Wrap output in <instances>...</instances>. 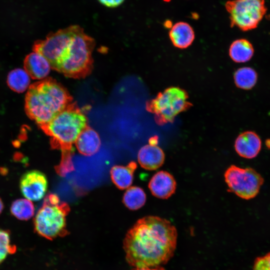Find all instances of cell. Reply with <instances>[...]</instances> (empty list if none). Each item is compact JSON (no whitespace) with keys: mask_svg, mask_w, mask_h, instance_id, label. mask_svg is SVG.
<instances>
[{"mask_svg":"<svg viewBox=\"0 0 270 270\" xmlns=\"http://www.w3.org/2000/svg\"><path fill=\"white\" fill-rule=\"evenodd\" d=\"M100 4L108 8H116L122 4L125 0H98Z\"/></svg>","mask_w":270,"mask_h":270,"instance_id":"25","label":"cell"},{"mask_svg":"<svg viewBox=\"0 0 270 270\" xmlns=\"http://www.w3.org/2000/svg\"><path fill=\"white\" fill-rule=\"evenodd\" d=\"M266 145L268 148L270 147V140H268L266 141Z\"/></svg>","mask_w":270,"mask_h":270,"instance_id":"29","label":"cell"},{"mask_svg":"<svg viewBox=\"0 0 270 270\" xmlns=\"http://www.w3.org/2000/svg\"><path fill=\"white\" fill-rule=\"evenodd\" d=\"M224 176L229 191L244 200L256 196L264 182L262 176L254 168H243L234 165L228 168Z\"/></svg>","mask_w":270,"mask_h":270,"instance_id":"9","label":"cell"},{"mask_svg":"<svg viewBox=\"0 0 270 270\" xmlns=\"http://www.w3.org/2000/svg\"><path fill=\"white\" fill-rule=\"evenodd\" d=\"M136 166V162L132 161L126 166L116 165L112 168L111 178L118 188L124 190L130 186Z\"/></svg>","mask_w":270,"mask_h":270,"instance_id":"17","label":"cell"},{"mask_svg":"<svg viewBox=\"0 0 270 270\" xmlns=\"http://www.w3.org/2000/svg\"><path fill=\"white\" fill-rule=\"evenodd\" d=\"M3 208H4V204L2 202V199L0 198V214L2 211Z\"/></svg>","mask_w":270,"mask_h":270,"instance_id":"28","label":"cell"},{"mask_svg":"<svg viewBox=\"0 0 270 270\" xmlns=\"http://www.w3.org/2000/svg\"><path fill=\"white\" fill-rule=\"evenodd\" d=\"M12 216L20 220H28L34 214V206L32 201L22 198L14 200L10 206Z\"/></svg>","mask_w":270,"mask_h":270,"instance_id":"22","label":"cell"},{"mask_svg":"<svg viewBox=\"0 0 270 270\" xmlns=\"http://www.w3.org/2000/svg\"><path fill=\"white\" fill-rule=\"evenodd\" d=\"M252 270H270V252L256 258Z\"/></svg>","mask_w":270,"mask_h":270,"instance_id":"24","label":"cell"},{"mask_svg":"<svg viewBox=\"0 0 270 270\" xmlns=\"http://www.w3.org/2000/svg\"><path fill=\"white\" fill-rule=\"evenodd\" d=\"M87 126L84 114L75 102H72L48 122L39 126L50 137L52 148L61 151L60 162L55 167L59 176H64L74 170L73 145Z\"/></svg>","mask_w":270,"mask_h":270,"instance_id":"2","label":"cell"},{"mask_svg":"<svg viewBox=\"0 0 270 270\" xmlns=\"http://www.w3.org/2000/svg\"><path fill=\"white\" fill-rule=\"evenodd\" d=\"M262 148L259 136L252 131L244 132L238 135L234 142V148L238 154L244 158L256 157Z\"/></svg>","mask_w":270,"mask_h":270,"instance_id":"12","label":"cell"},{"mask_svg":"<svg viewBox=\"0 0 270 270\" xmlns=\"http://www.w3.org/2000/svg\"><path fill=\"white\" fill-rule=\"evenodd\" d=\"M122 201L128 208L136 210L144 204L146 201V194L141 188L130 187L124 194Z\"/></svg>","mask_w":270,"mask_h":270,"instance_id":"21","label":"cell"},{"mask_svg":"<svg viewBox=\"0 0 270 270\" xmlns=\"http://www.w3.org/2000/svg\"><path fill=\"white\" fill-rule=\"evenodd\" d=\"M254 54L251 42L246 39L240 38L234 40L229 48V55L236 62L242 63L249 61Z\"/></svg>","mask_w":270,"mask_h":270,"instance_id":"18","label":"cell"},{"mask_svg":"<svg viewBox=\"0 0 270 270\" xmlns=\"http://www.w3.org/2000/svg\"><path fill=\"white\" fill-rule=\"evenodd\" d=\"M236 86L241 89L249 90L256 84L258 74L256 71L250 67H243L238 69L234 75Z\"/></svg>","mask_w":270,"mask_h":270,"instance_id":"20","label":"cell"},{"mask_svg":"<svg viewBox=\"0 0 270 270\" xmlns=\"http://www.w3.org/2000/svg\"><path fill=\"white\" fill-rule=\"evenodd\" d=\"M148 186L153 196L159 198L167 199L174 193L176 183L170 173L160 170L152 176Z\"/></svg>","mask_w":270,"mask_h":270,"instance_id":"11","label":"cell"},{"mask_svg":"<svg viewBox=\"0 0 270 270\" xmlns=\"http://www.w3.org/2000/svg\"><path fill=\"white\" fill-rule=\"evenodd\" d=\"M165 159L162 149L156 144L150 143L142 147L138 154L140 166L147 170H156L160 167Z\"/></svg>","mask_w":270,"mask_h":270,"instance_id":"13","label":"cell"},{"mask_svg":"<svg viewBox=\"0 0 270 270\" xmlns=\"http://www.w3.org/2000/svg\"><path fill=\"white\" fill-rule=\"evenodd\" d=\"M46 175L38 170L25 172L20 179V187L22 194L31 201H38L45 196L48 188Z\"/></svg>","mask_w":270,"mask_h":270,"instance_id":"10","label":"cell"},{"mask_svg":"<svg viewBox=\"0 0 270 270\" xmlns=\"http://www.w3.org/2000/svg\"><path fill=\"white\" fill-rule=\"evenodd\" d=\"M72 98L61 84L46 78L30 85L25 97L27 116L39 126L50 121L68 104Z\"/></svg>","mask_w":270,"mask_h":270,"instance_id":"3","label":"cell"},{"mask_svg":"<svg viewBox=\"0 0 270 270\" xmlns=\"http://www.w3.org/2000/svg\"><path fill=\"white\" fill-rule=\"evenodd\" d=\"M164 26L166 28H170L172 25V22L169 20H166L164 23Z\"/></svg>","mask_w":270,"mask_h":270,"instance_id":"27","label":"cell"},{"mask_svg":"<svg viewBox=\"0 0 270 270\" xmlns=\"http://www.w3.org/2000/svg\"><path fill=\"white\" fill-rule=\"evenodd\" d=\"M82 30L78 25L58 30L48 34L44 40L36 41L32 50L42 54L48 61L51 68L57 70L72 38Z\"/></svg>","mask_w":270,"mask_h":270,"instance_id":"8","label":"cell"},{"mask_svg":"<svg viewBox=\"0 0 270 270\" xmlns=\"http://www.w3.org/2000/svg\"><path fill=\"white\" fill-rule=\"evenodd\" d=\"M168 34L173 45L180 49L188 48L195 38L193 28L184 22H178L174 24L170 28Z\"/></svg>","mask_w":270,"mask_h":270,"instance_id":"16","label":"cell"},{"mask_svg":"<svg viewBox=\"0 0 270 270\" xmlns=\"http://www.w3.org/2000/svg\"><path fill=\"white\" fill-rule=\"evenodd\" d=\"M230 25L246 32L257 28L266 12L264 0H230L225 4Z\"/></svg>","mask_w":270,"mask_h":270,"instance_id":"7","label":"cell"},{"mask_svg":"<svg viewBox=\"0 0 270 270\" xmlns=\"http://www.w3.org/2000/svg\"><path fill=\"white\" fill-rule=\"evenodd\" d=\"M70 212L67 203L60 201L56 194H48L34 217L35 231L50 240L68 235L66 216Z\"/></svg>","mask_w":270,"mask_h":270,"instance_id":"5","label":"cell"},{"mask_svg":"<svg viewBox=\"0 0 270 270\" xmlns=\"http://www.w3.org/2000/svg\"><path fill=\"white\" fill-rule=\"evenodd\" d=\"M100 144L98 134L88 125L80 134L75 142L78 152L86 156H91L96 153Z\"/></svg>","mask_w":270,"mask_h":270,"instance_id":"15","label":"cell"},{"mask_svg":"<svg viewBox=\"0 0 270 270\" xmlns=\"http://www.w3.org/2000/svg\"><path fill=\"white\" fill-rule=\"evenodd\" d=\"M7 84L13 91L23 92L30 86V76L24 70L16 68L8 74Z\"/></svg>","mask_w":270,"mask_h":270,"instance_id":"19","label":"cell"},{"mask_svg":"<svg viewBox=\"0 0 270 270\" xmlns=\"http://www.w3.org/2000/svg\"><path fill=\"white\" fill-rule=\"evenodd\" d=\"M269 17L270 18V16H269Z\"/></svg>","mask_w":270,"mask_h":270,"instance_id":"30","label":"cell"},{"mask_svg":"<svg viewBox=\"0 0 270 270\" xmlns=\"http://www.w3.org/2000/svg\"><path fill=\"white\" fill-rule=\"evenodd\" d=\"M177 237L176 228L169 220L156 216L144 217L126 235V259L134 268L161 266L173 256Z\"/></svg>","mask_w":270,"mask_h":270,"instance_id":"1","label":"cell"},{"mask_svg":"<svg viewBox=\"0 0 270 270\" xmlns=\"http://www.w3.org/2000/svg\"><path fill=\"white\" fill-rule=\"evenodd\" d=\"M187 92L178 87L172 86L159 92L146 103V110L154 114L156 123L164 125L174 122L175 117L192 106Z\"/></svg>","mask_w":270,"mask_h":270,"instance_id":"6","label":"cell"},{"mask_svg":"<svg viewBox=\"0 0 270 270\" xmlns=\"http://www.w3.org/2000/svg\"><path fill=\"white\" fill-rule=\"evenodd\" d=\"M51 66L48 61L40 54L34 52L26 56L24 69L30 76L34 80H42L50 73Z\"/></svg>","mask_w":270,"mask_h":270,"instance_id":"14","label":"cell"},{"mask_svg":"<svg viewBox=\"0 0 270 270\" xmlns=\"http://www.w3.org/2000/svg\"><path fill=\"white\" fill-rule=\"evenodd\" d=\"M95 40L84 29L72 38L57 72L70 78L80 79L88 76L93 68L92 51Z\"/></svg>","mask_w":270,"mask_h":270,"instance_id":"4","label":"cell"},{"mask_svg":"<svg viewBox=\"0 0 270 270\" xmlns=\"http://www.w3.org/2000/svg\"><path fill=\"white\" fill-rule=\"evenodd\" d=\"M16 246L12 244L8 231L0 229V264L6 257L16 251Z\"/></svg>","mask_w":270,"mask_h":270,"instance_id":"23","label":"cell"},{"mask_svg":"<svg viewBox=\"0 0 270 270\" xmlns=\"http://www.w3.org/2000/svg\"><path fill=\"white\" fill-rule=\"evenodd\" d=\"M132 270H165L162 267L159 266L152 268H134Z\"/></svg>","mask_w":270,"mask_h":270,"instance_id":"26","label":"cell"}]
</instances>
